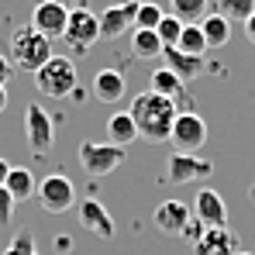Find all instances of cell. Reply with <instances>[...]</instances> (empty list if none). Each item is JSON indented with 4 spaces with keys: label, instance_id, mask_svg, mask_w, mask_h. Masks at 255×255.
Masks as SVG:
<instances>
[{
    "label": "cell",
    "instance_id": "cell-9",
    "mask_svg": "<svg viewBox=\"0 0 255 255\" xmlns=\"http://www.w3.org/2000/svg\"><path fill=\"white\" fill-rule=\"evenodd\" d=\"M214 176V162L200 159V155H190V152H172L166 159V179L176 186H186V183H197V179H211Z\"/></svg>",
    "mask_w": 255,
    "mask_h": 255
},
{
    "label": "cell",
    "instance_id": "cell-22",
    "mask_svg": "<svg viewBox=\"0 0 255 255\" xmlns=\"http://www.w3.org/2000/svg\"><path fill=\"white\" fill-rule=\"evenodd\" d=\"M131 55L134 59H159L162 55V42L155 31H145V28H134L131 31Z\"/></svg>",
    "mask_w": 255,
    "mask_h": 255
},
{
    "label": "cell",
    "instance_id": "cell-37",
    "mask_svg": "<svg viewBox=\"0 0 255 255\" xmlns=\"http://www.w3.org/2000/svg\"><path fill=\"white\" fill-rule=\"evenodd\" d=\"M238 255H249V252H238ZM252 255H255V252H252Z\"/></svg>",
    "mask_w": 255,
    "mask_h": 255
},
{
    "label": "cell",
    "instance_id": "cell-10",
    "mask_svg": "<svg viewBox=\"0 0 255 255\" xmlns=\"http://www.w3.org/2000/svg\"><path fill=\"white\" fill-rule=\"evenodd\" d=\"M66 21H69V7H66L62 0H38L28 24H31L38 35H45L48 42H55V38H62Z\"/></svg>",
    "mask_w": 255,
    "mask_h": 255
},
{
    "label": "cell",
    "instance_id": "cell-18",
    "mask_svg": "<svg viewBox=\"0 0 255 255\" xmlns=\"http://www.w3.org/2000/svg\"><path fill=\"white\" fill-rule=\"evenodd\" d=\"M93 97L100 104H118L125 97V73L121 69H100L93 76Z\"/></svg>",
    "mask_w": 255,
    "mask_h": 255
},
{
    "label": "cell",
    "instance_id": "cell-12",
    "mask_svg": "<svg viewBox=\"0 0 255 255\" xmlns=\"http://www.w3.org/2000/svg\"><path fill=\"white\" fill-rule=\"evenodd\" d=\"M193 221V211H190V204H183V200H162L155 214H152V224L162 231V235H169V238H183V231H186V224Z\"/></svg>",
    "mask_w": 255,
    "mask_h": 255
},
{
    "label": "cell",
    "instance_id": "cell-24",
    "mask_svg": "<svg viewBox=\"0 0 255 255\" xmlns=\"http://www.w3.org/2000/svg\"><path fill=\"white\" fill-rule=\"evenodd\" d=\"M176 48H179L183 55L204 59V55H207V42H204V31H200V24H183V35H179Z\"/></svg>",
    "mask_w": 255,
    "mask_h": 255
},
{
    "label": "cell",
    "instance_id": "cell-29",
    "mask_svg": "<svg viewBox=\"0 0 255 255\" xmlns=\"http://www.w3.org/2000/svg\"><path fill=\"white\" fill-rule=\"evenodd\" d=\"M14 207H17V204H14V200H10V193L0 186V224H7V221L14 217Z\"/></svg>",
    "mask_w": 255,
    "mask_h": 255
},
{
    "label": "cell",
    "instance_id": "cell-30",
    "mask_svg": "<svg viewBox=\"0 0 255 255\" xmlns=\"http://www.w3.org/2000/svg\"><path fill=\"white\" fill-rule=\"evenodd\" d=\"M204 231H207V228H204V224H200V221H197V217H193V221H190V224H186V231H183V238H186V242H190V245H193V242H197V238H200V235H204Z\"/></svg>",
    "mask_w": 255,
    "mask_h": 255
},
{
    "label": "cell",
    "instance_id": "cell-1",
    "mask_svg": "<svg viewBox=\"0 0 255 255\" xmlns=\"http://www.w3.org/2000/svg\"><path fill=\"white\" fill-rule=\"evenodd\" d=\"M128 114H131V121H134V128H138V138H141V141L162 145V141H169L172 121H176L179 107H176L172 100H166V97L145 90V93H138V97L131 100Z\"/></svg>",
    "mask_w": 255,
    "mask_h": 255
},
{
    "label": "cell",
    "instance_id": "cell-23",
    "mask_svg": "<svg viewBox=\"0 0 255 255\" xmlns=\"http://www.w3.org/2000/svg\"><path fill=\"white\" fill-rule=\"evenodd\" d=\"M172 14L183 21V24H197L211 14V0H169Z\"/></svg>",
    "mask_w": 255,
    "mask_h": 255
},
{
    "label": "cell",
    "instance_id": "cell-32",
    "mask_svg": "<svg viewBox=\"0 0 255 255\" xmlns=\"http://www.w3.org/2000/svg\"><path fill=\"white\" fill-rule=\"evenodd\" d=\"M245 38H249V42L255 45V10L249 14V21H245Z\"/></svg>",
    "mask_w": 255,
    "mask_h": 255
},
{
    "label": "cell",
    "instance_id": "cell-36",
    "mask_svg": "<svg viewBox=\"0 0 255 255\" xmlns=\"http://www.w3.org/2000/svg\"><path fill=\"white\" fill-rule=\"evenodd\" d=\"M111 3H141V0H111Z\"/></svg>",
    "mask_w": 255,
    "mask_h": 255
},
{
    "label": "cell",
    "instance_id": "cell-33",
    "mask_svg": "<svg viewBox=\"0 0 255 255\" xmlns=\"http://www.w3.org/2000/svg\"><path fill=\"white\" fill-rule=\"evenodd\" d=\"M69 249H73V242L66 235H55V252H69Z\"/></svg>",
    "mask_w": 255,
    "mask_h": 255
},
{
    "label": "cell",
    "instance_id": "cell-27",
    "mask_svg": "<svg viewBox=\"0 0 255 255\" xmlns=\"http://www.w3.org/2000/svg\"><path fill=\"white\" fill-rule=\"evenodd\" d=\"M162 7L159 3H152V0H141L138 3V14H134V28H145V31H155L159 28V21H162Z\"/></svg>",
    "mask_w": 255,
    "mask_h": 255
},
{
    "label": "cell",
    "instance_id": "cell-8",
    "mask_svg": "<svg viewBox=\"0 0 255 255\" xmlns=\"http://www.w3.org/2000/svg\"><path fill=\"white\" fill-rule=\"evenodd\" d=\"M24 141H28V148L35 155H45L52 148V141H55V125L45 114L42 104H28L24 107Z\"/></svg>",
    "mask_w": 255,
    "mask_h": 255
},
{
    "label": "cell",
    "instance_id": "cell-21",
    "mask_svg": "<svg viewBox=\"0 0 255 255\" xmlns=\"http://www.w3.org/2000/svg\"><path fill=\"white\" fill-rule=\"evenodd\" d=\"M162 59H166V69H172L183 83L193 80L200 69H204V59H193V55H183L179 48H162Z\"/></svg>",
    "mask_w": 255,
    "mask_h": 255
},
{
    "label": "cell",
    "instance_id": "cell-6",
    "mask_svg": "<svg viewBox=\"0 0 255 255\" xmlns=\"http://www.w3.org/2000/svg\"><path fill=\"white\" fill-rule=\"evenodd\" d=\"M35 197H38V204H42L48 214H66V211L76 207V186H73V179L62 176V172H48L42 183H38Z\"/></svg>",
    "mask_w": 255,
    "mask_h": 255
},
{
    "label": "cell",
    "instance_id": "cell-28",
    "mask_svg": "<svg viewBox=\"0 0 255 255\" xmlns=\"http://www.w3.org/2000/svg\"><path fill=\"white\" fill-rule=\"evenodd\" d=\"M3 255H42L38 245H35V231H31V228H21V231L10 238V245L3 249Z\"/></svg>",
    "mask_w": 255,
    "mask_h": 255
},
{
    "label": "cell",
    "instance_id": "cell-25",
    "mask_svg": "<svg viewBox=\"0 0 255 255\" xmlns=\"http://www.w3.org/2000/svg\"><path fill=\"white\" fill-rule=\"evenodd\" d=\"M255 10V0H217V14L231 24H245Z\"/></svg>",
    "mask_w": 255,
    "mask_h": 255
},
{
    "label": "cell",
    "instance_id": "cell-11",
    "mask_svg": "<svg viewBox=\"0 0 255 255\" xmlns=\"http://www.w3.org/2000/svg\"><path fill=\"white\" fill-rule=\"evenodd\" d=\"M190 211H193V217L204 228H228V204H224V197L217 190H211V186H200L197 190Z\"/></svg>",
    "mask_w": 255,
    "mask_h": 255
},
{
    "label": "cell",
    "instance_id": "cell-20",
    "mask_svg": "<svg viewBox=\"0 0 255 255\" xmlns=\"http://www.w3.org/2000/svg\"><path fill=\"white\" fill-rule=\"evenodd\" d=\"M200 31H204V42H207V52H217L231 42V21H224L221 14H207L200 21Z\"/></svg>",
    "mask_w": 255,
    "mask_h": 255
},
{
    "label": "cell",
    "instance_id": "cell-4",
    "mask_svg": "<svg viewBox=\"0 0 255 255\" xmlns=\"http://www.w3.org/2000/svg\"><path fill=\"white\" fill-rule=\"evenodd\" d=\"M97 42H100V21H97V14L86 10V7H73L69 21H66V31H62V45L73 55H86Z\"/></svg>",
    "mask_w": 255,
    "mask_h": 255
},
{
    "label": "cell",
    "instance_id": "cell-13",
    "mask_svg": "<svg viewBox=\"0 0 255 255\" xmlns=\"http://www.w3.org/2000/svg\"><path fill=\"white\" fill-rule=\"evenodd\" d=\"M134 14H138V3H107L104 14H97L100 21V38H121L134 31Z\"/></svg>",
    "mask_w": 255,
    "mask_h": 255
},
{
    "label": "cell",
    "instance_id": "cell-15",
    "mask_svg": "<svg viewBox=\"0 0 255 255\" xmlns=\"http://www.w3.org/2000/svg\"><path fill=\"white\" fill-rule=\"evenodd\" d=\"M193 255H238V235L231 228H207L193 242Z\"/></svg>",
    "mask_w": 255,
    "mask_h": 255
},
{
    "label": "cell",
    "instance_id": "cell-7",
    "mask_svg": "<svg viewBox=\"0 0 255 255\" xmlns=\"http://www.w3.org/2000/svg\"><path fill=\"white\" fill-rule=\"evenodd\" d=\"M172 148L176 152H190L197 155L207 141V121L197 114V111H179L176 121H172V134H169Z\"/></svg>",
    "mask_w": 255,
    "mask_h": 255
},
{
    "label": "cell",
    "instance_id": "cell-31",
    "mask_svg": "<svg viewBox=\"0 0 255 255\" xmlns=\"http://www.w3.org/2000/svg\"><path fill=\"white\" fill-rule=\"evenodd\" d=\"M10 76H14V66H10V59H7V55H0V86L10 83Z\"/></svg>",
    "mask_w": 255,
    "mask_h": 255
},
{
    "label": "cell",
    "instance_id": "cell-35",
    "mask_svg": "<svg viewBox=\"0 0 255 255\" xmlns=\"http://www.w3.org/2000/svg\"><path fill=\"white\" fill-rule=\"evenodd\" d=\"M7 111V86H0V114Z\"/></svg>",
    "mask_w": 255,
    "mask_h": 255
},
{
    "label": "cell",
    "instance_id": "cell-14",
    "mask_svg": "<svg viewBox=\"0 0 255 255\" xmlns=\"http://www.w3.org/2000/svg\"><path fill=\"white\" fill-rule=\"evenodd\" d=\"M80 224H83L90 235L104 238V242H111V238H114V217L107 214V207H104L97 197L80 200Z\"/></svg>",
    "mask_w": 255,
    "mask_h": 255
},
{
    "label": "cell",
    "instance_id": "cell-16",
    "mask_svg": "<svg viewBox=\"0 0 255 255\" xmlns=\"http://www.w3.org/2000/svg\"><path fill=\"white\" fill-rule=\"evenodd\" d=\"M148 80H152V83H148V90H152V93H159V97L172 100V104H176L179 111H186V107H190V97H186V83H183V80H179V76H176L172 69H166V66H162V69H155V73H152Z\"/></svg>",
    "mask_w": 255,
    "mask_h": 255
},
{
    "label": "cell",
    "instance_id": "cell-3",
    "mask_svg": "<svg viewBox=\"0 0 255 255\" xmlns=\"http://www.w3.org/2000/svg\"><path fill=\"white\" fill-rule=\"evenodd\" d=\"M35 86L42 97H52V100H66L76 93L80 86V76H76V62L69 55H52L42 69L35 73Z\"/></svg>",
    "mask_w": 255,
    "mask_h": 255
},
{
    "label": "cell",
    "instance_id": "cell-38",
    "mask_svg": "<svg viewBox=\"0 0 255 255\" xmlns=\"http://www.w3.org/2000/svg\"><path fill=\"white\" fill-rule=\"evenodd\" d=\"M107 3H111V0H107Z\"/></svg>",
    "mask_w": 255,
    "mask_h": 255
},
{
    "label": "cell",
    "instance_id": "cell-5",
    "mask_svg": "<svg viewBox=\"0 0 255 255\" xmlns=\"http://www.w3.org/2000/svg\"><path fill=\"white\" fill-rule=\"evenodd\" d=\"M125 148H118V145H111V141H83L80 145V166L83 172L90 176H111L114 169H121V162H125Z\"/></svg>",
    "mask_w": 255,
    "mask_h": 255
},
{
    "label": "cell",
    "instance_id": "cell-34",
    "mask_svg": "<svg viewBox=\"0 0 255 255\" xmlns=\"http://www.w3.org/2000/svg\"><path fill=\"white\" fill-rule=\"evenodd\" d=\"M7 172H10V162H7V159H0V186H3V179H7Z\"/></svg>",
    "mask_w": 255,
    "mask_h": 255
},
{
    "label": "cell",
    "instance_id": "cell-26",
    "mask_svg": "<svg viewBox=\"0 0 255 255\" xmlns=\"http://www.w3.org/2000/svg\"><path fill=\"white\" fill-rule=\"evenodd\" d=\"M155 35H159V42H162V48H176V42H179V35H183V21H179L176 14H162V21H159Z\"/></svg>",
    "mask_w": 255,
    "mask_h": 255
},
{
    "label": "cell",
    "instance_id": "cell-2",
    "mask_svg": "<svg viewBox=\"0 0 255 255\" xmlns=\"http://www.w3.org/2000/svg\"><path fill=\"white\" fill-rule=\"evenodd\" d=\"M3 55L10 59L14 69H21V73H38L55 52H52V42H48L45 35H38L31 24H21V28L10 31V42H7V52H3Z\"/></svg>",
    "mask_w": 255,
    "mask_h": 255
},
{
    "label": "cell",
    "instance_id": "cell-19",
    "mask_svg": "<svg viewBox=\"0 0 255 255\" xmlns=\"http://www.w3.org/2000/svg\"><path fill=\"white\" fill-rule=\"evenodd\" d=\"M107 141L118 145V148H128L131 141H138V128H134L128 111H114L107 118Z\"/></svg>",
    "mask_w": 255,
    "mask_h": 255
},
{
    "label": "cell",
    "instance_id": "cell-17",
    "mask_svg": "<svg viewBox=\"0 0 255 255\" xmlns=\"http://www.w3.org/2000/svg\"><path fill=\"white\" fill-rule=\"evenodd\" d=\"M3 190L10 193V200H14V204H24V200H31V197H35L38 179H35V172L24 169V166H10L7 179H3Z\"/></svg>",
    "mask_w": 255,
    "mask_h": 255
}]
</instances>
